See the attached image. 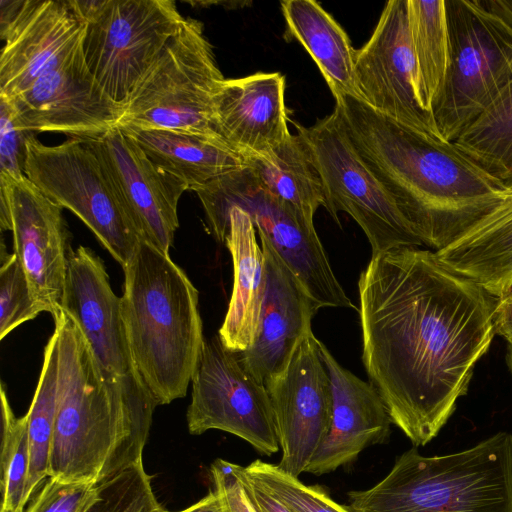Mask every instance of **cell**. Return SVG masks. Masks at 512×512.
<instances>
[{
	"label": "cell",
	"mask_w": 512,
	"mask_h": 512,
	"mask_svg": "<svg viewBox=\"0 0 512 512\" xmlns=\"http://www.w3.org/2000/svg\"><path fill=\"white\" fill-rule=\"evenodd\" d=\"M9 101L26 130L82 139L97 138L119 127L125 111L89 70L83 43Z\"/></svg>",
	"instance_id": "2e32d148"
},
{
	"label": "cell",
	"mask_w": 512,
	"mask_h": 512,
	"mask_svg": "<svg viewBox=\"0 0 512 512\" xmlns=\"http://www.w3.org/2000/svg\"><path fill=\"white\" fill-rule=\"evenodd\" d=\"M295 127L321 177L325 209L338 225V213L349 214L365 233L372 255L423 245L353 146L335 110L309 127Z\"/></svg>",
	"instance_id": "30bf717a"
},
{
	"label": "cell",
	"mask_w": 512,
	"mask_h": 512,
	"mask_svg": "<svg viewBox=\"0 0 512 512\" xmlns=\"http://www.w3.org/2000/svg\"><path fill=\"white\" fill-rule=\"evenodd\" d=\"M506 363L509 368V371L512 374V342L507 343V350H506Z\"/></svg>",
	"instance_id": "b9f144b4"
},
{
	"label": "cell",
	"mask_w": 512,
	"mask_h": 512,
	"mask_svg": "<svg viewBox=\"0 0 512 512\" xmlns=\"http://www.w3.org/2000/svg\"><path fill=\"white\" fill-rule=\"evenodd\" d=\"M236 472L240 478L244 493L255 512H292L279 500L250 480L236 464Z\"/></svg>",
	"instance_id": "74e56055"
},
{
	"label": "cell",
	"mask_w": 512,
	"mask_h": 512,
	"mask_svg": "<svg viewBox=\"0 0 512 512\" xmlns=\"http://www.w3.org/2000/svg\"><path fill=\"white\" fill-rule=\"evenodd\" d=\"M348 496L350 512H512V434L441 456L412 448L376 485Z\"/></svg>",
	"instance_id": "5b68a950"
},
{
	"label": "cell",
	"mask_w": 512,
	"mask_h": 512,
	"mask_svg": "<svg viewBox=\"0 0 512 512\" xmlns=\"http://www.w3.org/2000/svg\"><path fill=\"white\" fill-rule=\"evenodd\" d=\"M358 290L369 382L392 423L424 446L466 395L489 350L497 298L418 247L372 255Z\"/></svg>",
	"instance_id": "6da1fadb"
},
{
	"label": "cell",
	"mask_w": 512,
	"mask_h": 512,
	"mask_svg": "<svg viewBox=\"0 0 512 512\" xmlns=\"http://www.w3.org/2000/svg\"><path fill=\"white\" fill-rule=\"evenodd\" d=\"M98 497V485L48 476L24 512H86Z\"/></svg>",
	"instance_id": "e575fe53"
},
{
	"label": "cell",
	"mask_w": 512,
	"mask_h": 512,
	"mask_svg": "<svg viewBox=\"0 0 512 512\" xmlns=\"http://www.w3.org/2000/svg\"><path fill=\"white\" fill-rule=\"evenodd\" d=\"M1 510L24 511L30 465L28 418L15 416L1 385Z\"/></svg>",
	"instance_id": "4dcf8cb0"
},
{
	"label": "cell",
	"mask_w": 512,
	"mask_h": 512,
	"mask_svg": "<svg viewBox=\"0 0 512 512\" xmlns=\"http://www.w3.org/2000/svg\"><path fill=\"white\" fill-rule=\"evenodd\" d=\"M61 308L84 335L112 394L132 412L152 421L157 406L132 361L121 297L114 293L103 261L88 247L71 250Z\"/></svg>",
	"instance_id": "7c38bea8"
},
{
	"label": "cell",
	"mask_w": 512,
	"mask_h": 512,
	"mask_svg": "<svg viewBox=\"0 0 512 512\" xmlns=\"http://www.w3.org/2000/svg\"><path fill=\"white\" fill-rule=\"evenodd\" d=\"M216 133L245 157L266 155L291 135L285 77L278 72L224 79L214 98Z\"/></svg>",
	"instance_id": "7402d4cb"
},
{
	"label": "cell",
	"mask_w": 512,
	"mask_h": 512,
	"mask_svg": "<svg viewBox=\"0 0 512 512\" xmlns=\"http://www.w3.org/2000/svg\"><path fill=\"white\" fill-rule=\"evenodd\" d=\"M0 512H24V511H7V510H0Z\"/></svg>",
	"instance_id": "7bdbcfd3"
},
{
	"label": "cell",
	"mask_w": 512,
	"mask_h": 512,
	"mask_svg": "<svg viewBox=\"0 0 512 512\" xmlns=\"http://www.w3.org/2000/svg\"><path fill=\"white\" fill-rule=\"evenodd\" d=\"M123 270L132 361L156 406L169 404L186 395L205 341L198 290L169 253L142 240Z\"/></svg>",
	"instance_id": "277c9868"
},
{
	"label": "cell",
	"mask_w": 512,
	"mask_h": 512,
	"mask_svg": "<svg viewBox=\"0 0 512 512\" xmlns=\"http://www.w3.org/2000/svg\"><path fill=\"white\" fill-rule=\"evenodd\" d=\"M287 34L297 40L318 66L334 98L348 95L359 100L355 54L349 36L316 1L280 3Z\"/></svg>",
	"instance_id": "484cf974"
},
{
	"label": "cell",
	"mask_w": 512,
	"mask_h": 512,
	"mask_svg": "<svg viewBox=\"0 0 512 512\" xmlns=\"http://www.w3.org/2000/svg\"><path fill=\"white\" fill-rule=\"evenodd\" d=\"M58 378L49 476L100 484L143 461L152 422L117 399L75 321L54 319Z\"/></svg>",
	"instance_id": "3957f363"
},
{
	"label": "cell",
	"mask_w": 512,
	"mask_h": 512,
	"mask_svg": "<svg viewBox=\"0 0 512 512\" xmlns=\"http://www.w3.org/2000/svg\"><path fill=\"white\" fill-rule=\"evenodd\" d=\"M34 132L19 121L12 103L0 97V173L13 178L25 176L26 139Z\"/></svg>",
	"instance_id": "d590c367"
},
{
	"label": "cell",
	"mask_w": 512,
	"mask_h": 512,
	"mask_svg": "<svg viewBox=\"0 0 512 512\" xmlns=\"http://www.w3.org/2000/svg\"><path fill=\"white\" fill-rule=\"evenodd\" d=\"M224 79L202 22L187 17L124 103L119 127L217 134L214 98Z\"/></svg>",
	"instance_id": "ba28073f"
},
{
	"label": "cell",
	"mask_w": 512,
	"mask_h": 512,
	"mask_svg": "<svg viewBox=\"0 0 512 512\" xmlns=\"http://www.w3.org/2000/svg\"><path fill=\"white\" fill-rule=\"evenodd\" d=\"M87 24V66L108 95L124 103L185 17L172 0H69Z\"/></svg>",
	"instance_id": "9c48e42d"
},
{
	"label": "cell",
	"mask_w": 512,
	"mask_h": 512,
	"mask_svg": "<svg viewBox=\"0 0 512 512\" xmlns=\"http://www.w3.org/2000/svg\"><path fill=\"white\" fill-rule=\"evenodd\" d=\"M210 472L224 512H255L244 493L236 464L216 459Z\"/></svg>",
	"instance_id": "8d00e7d4"
},
{
	"label": "cell",
	"mask_w": 512,
	"mask_h": 512,
	"mask_svg": "<svg viewBox=\"0 0 512 512\" xmlns=\"http://www.w3.org/2000/svg\"><path fill=\"white\" fill-rule=\"evenodd\" d=\"M195 193L218 242L225 243L229 211L240 208L249 214L257 232L266 237L319 308L354 307L334 274L314 223L265 190L247 165Z\"/></svg>",
	"instance_id": "8992f818"
},
{
	"label": "cell",
	"mask_w": 512,
	"mask_h": 512,
	"mask_svg": "<svg viewBox=\"0 0 512 512\" xmlns=\"http://www.w3.org/2000/svg\"><path fill=\"white\" fill-rule=\"evenodd\" d=\"M225 245L233 263V288L218 336L234 353L247 350L257 334L266 287L264 253L248 213L232 208L227 217Z\"/></svg>",
	"instance_id": "603a6c76"
},
{
	"label": "cell",
	"mask_w": 512,
	"mask_h": 512,
	"mask_svg": "<svg viewBox=\"0 0 512 512\" xmlns=\"http://www.w3.org/2000/svg\"><path fill=\"white\" fill-rule=\"evenodd\" d=\"M332 387L329 431L305 472L323 475L352 463L367 447L385 442L391 418L376 389L344 368L318 340Z\"/></svg>",
	"instance_id": "44dd1931"
},
{
	"label": "cell",
	"mask_w": 512,
	"mask_h": 512,
	"mask_svg": "<svg viewBox=\"0 0 512 512\" xmlns=\"http://www.w3.org/2000/svg\"><path fill=\"white\" fill-rule=\"evenodd\" d=\"M489 8L512 29V0H486Z\"/></svg>",
	"instance_id": "60d3db41"
},
{
	"label": "cell",
	"mask_w": 512,
	"mask_h": 512,
	"mask_svg": "<svg viewBox=\"0 0 512 512\" xmlns=\"http://www.w3.org/2000/svg\"><path fill=\"white\" fill-rule=\"evenodd\" d=\"M25 176L49 199L72 211L122 266L140 241L118 191L84 139L45 145L26 139Z\"/></svg>",
	"instance_id": "8fae6325"
},
{
	"label": "cell",
	"mask_w": 512,
	"mask_h": 512,
	"mask_svg": "<svg viewBox=\"0 0 512 512\" xmlns=\"http://www.w3.org/2000/svg\"><path fill=\"white\" fill-rule=\"evenodd\" d=\"M84 140L115 185L139 239L169 253L186 185L155 165L119 127Z\"/></svg>",
	"instance_id": "ac0fdd59"
},
{
	"label": "cell",
	"mask_w": 512,
	"mask_h": 512,
	"mask_svg": "<svg viewBox=\"0 0 512 512\" xmlns=\"http://www.w3.org/2000/svg\"><path fill=\"white\" fill-rule=\"evenodd\" d=\"M493 326L495 335L501 336L507 343L512 342V291L497 298Z\"/></svg>",
	"instance_id": "f35d334b"
},
{
	"label": "cell",
	"mask_w": 512,
	"mask_h": 512,
	"mask_svg": "<svg viewBox=\"0 0 512 512\" xmlns=\"http://www.w3.org/2000/svg\"><path fill=\"white\" fill-rule=\"evenodd\" d=\"M58 378V342L54 331L43 354L38 384L27 412L30 465L25 488L26 505L49 476L54 436Z\"/></svg>",
	"instance_id": "f546056e"
},
{
	"label": "cell",
	"mask_w": 512,
	"mask_h": 512,
	"mask_svg": "<svg viewBox=\"0 0 512 512\" xmlns=\"http://www.w3.org/2000/svg\"><path fill=\"white\" fill-rule=\"evenodd\" d=\"M160 169L181 180L187 190L246 167L247 158L217 134L119 127Z\"/></svg>",
	"instance_id": "cb8c5ba5"
},
{
	"label": "cell",
	"mask_w": 512,
	"mask_h": 512,
	"mask_svg": "<svg viewBox=\"0 0 512 512\" xmlns=\"http://www.w3.org/2000/svg\"><path fill=\"white\" fill-rule=\"evenodd\" d=\"M41 311L31 296L25 272L18 257L1 251L0 268V339Z\"/></svg>",
	"instance_id": "836d02e7"
},
{
	"label": "cell",
	"mask_w": 512,
	"mask_h": 512,
	"mask_svg": "<svg viewBox=\"0 0 512 512\" xmlns=\"http://www.w3.org/2000/svg\"><path fill=\"white\" fill-rule=\"evenodd\" d=\"M242 470L250 480L292 512H350L346 506L332 500L321 487L305 485L277 465L258 459Z\"/></svg>",
	"instance_id": "1f68e13d"
},
{
	"label": "cell",
	"mask_w": 512,
	"mask_h": 512,
	"mask_svg": "<svg viewBox=\"0 0 512 512\" xmlns=\"http://www.w3.org/2000/svg\"><path fill=\"white\" fill-rule=\"evenodd\" d=\"M179 512H224L221 501L215 491Z\"/></svg>",
	"instance_id": "ab89813d"
},
{
	"label": "cell",
	"mask_w": 512,
	"mask_h": 512,
	"mask_svg": "<svg viewBox=\"0 0 512 512\" xmlns=\"http://www.w3.org/2000/svg\"><path fill=\"white\" fill-rule=\"evenodd\" d=\"M247 167L260 185L308 222L319 207L326 208L323 183L306 147L297 134L262 156H248Z\"/></svg>",
	"instance_id": "4316f807"
},
{
	"label": "cell",
	"mask_w": 512,
	"mask_h": 512,
	"mask_svg": "<svg viewBox=\"0 0 512 512\" xmlns=\"http://www.w3.org/2000/svg\"><path fill=\"white\" fill-rule=\"evenodd\" d=\"M355 75L362 101L374 110L441 138L419 98L407 0L386 2L371 37L356 50Z\"/></svg>",
	"instance_id": "e0dca14e"
},
{
	"label": "cell",
	"mask_w": 512,
	"mask_h": 512,
	"mask_svg": "<svg viewBox=\"0 0 512 512\" xmlns=\"http://www.w3.org/2000/svg\"><path fill=\"white\" fill-rule=\"evenodd\" d=\"M62 207L44 195L26 176L0 173V226L13 235L14 254L28 280L37 308L53 319L62 311L69 231Z\"/></svg>",
	"instance_id": "5bb4252c"
},
{
	"label": "cell",
	"mask_w": 512,
	"mask_h": 512,
	"mask_svg": "<svg viewBox=\"0 0 512 512\" xmlns=\"http://www.w3.org/2000/svg\"><path fill=\"white\" fill-rule=\"evenodd\" d=\"M335 102L353 146L432 251L512 200V190L454 142L404 126L357 98Z\"/></svg>",
	"instance_id": "7a4b0ae2"
},
{
	"label": "cell",
	"mask_w": 512,
	"mask_h": 512,
	"mask_svg": "<svg viewBox=\"0 0 512 512\" xmlns=\"http://www.w3.org/2000/svg\"><path fill=\"white\" fill-rule=\"evenodd\" d=\"M407 14L419 98L424 109L432 115L450 67L445 0H407Z\"/></svg>",
	"instance_id": "83f0119b"
},
{
	"label": "cell",
	"mask_w": 512,
	"mask_h": 512,
	"mask_svg": "<svg viewBox=\"0 0 512 512\" xmlns=\"http://www.w3.org/2000/svg\"><path fill=\"white\" fill-rule=\"evenodd\" d=\"M448 269L499 298L512 291V200L439 251Z\"/></svg>",
	"instance_id": "d4e9b609"
},
{
	"label": "cell",
	"mask_w": 512,
	"mask_h": 512,
	"mask_svg": "<svg viewBox=\"0 0 512 512\" xmlns=\"http://www.w3.org/2000/svg\"><path fill=\"white\" fill-rule=\"evenodd\" d=\"M454 144L512 190V80Z\"/></svg>",
	"instance_id": "f1b7e54d"
},
{
	"label": "cell",
	"mask_w": 512,
	"mask_h": 512,
	"mask_svg": "<svg viewBox=\"0 0 512 512\" xmlns=\"http://www.w3.org/2000/svg\"><path fill=\"white\" fill-rule=\"evenodd\" d=\"M86 512H171L157 500L143 461L98 484V497Z\"/></svg>",
	"instance_id": "d6a6232c"
},
{
	"label": "cell",
	"mask_w": 512,
	"mask_h": 512,
	"mask_svg": "<svg viewBox=\"0 0 512 512\" xmlns=\"http://www.w3.org/2000/svg\"><path fill=\"white\" fill-rule=\"evenodd\" d=\"M191 382L186 415L190 434L216 429L245 440L261 454L279 451L265 385L243 367L238 354L228 350L218 335L205 339Z\"/></svg>",
	"instance_id": "4fadbf2b"
},
{
	"label": "cell",
	"mask_w": 512,
	"mask_h": 512,
	"mask_svg": "<svg viewBox=\"0 0 512 512\" xmlns=\"http://www.w3.org/2000/svg\"><path fill=\"white\" fill-rule=\"evenodd\" d=\"M87 24L69 0H22L1 27L0 97L13 100L83 43Z\"/></svg>",
	"instance_id": "d6986e66"
},
{
	"label": "cell",
	"mask_w": 512,
	"mask_h": 512,
	"mask_svg": "<svg viewBox=\"0 0 512 512\" xmlns=\"http://www.w3.org/2000/svg\"><path fill=\"white\" fill-rule=\"evenodd\" d=\"M282 451L277 465L299 477L326 437L332 413V387L312 331L300 341L286 365L264 383Z\"/></svg>",
	"instance_id": "9a60e30c"
},
{
	"label": "cell",
	"mask_w": 512,
	"mask_h": 512,
	"mask_svg": "<svg viewBox=\"0 0 512 512\" xmlns=\"http://www.w3.org/2000/svg\"><path fill=\"white\" fill-rule=\"evenodd\" d=\"M450 67L432 115L454 142L512 80V29L486 0H445Z\"/></svg>",
	"instance_id": "52a82bcc"
},
{
	"label": "cell",
	"mask_w": 512,
	"mask_h": 512,
	"mask_svg": "<svg viewBox=\"0 0 512 512\" xmlns=\"http://www.w3.org/2000/svg\"><path fill=\"white\" fill-rule=\"evenodd\" d=\"M264 253L266 287L256 338L238 354L243 367L260 383L282 369L311 329L320 309L266 237L258 233Z\"/></svg>",
	"instance_id": "ffe728a7"
}]
</instances>
